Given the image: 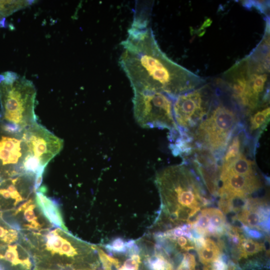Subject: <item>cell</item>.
Here are the masks:
<instances>
[{
  "instance_id": "1",
  "label": "cell",
  "mask_w": 270,
  "mask_h": 270,
  "mask_svg": "<svg viewBox=\"0 0 270 270\" xmlns=\"http://www.w3.org/2000/svg\"><path fill=\"white\" fill-rule=\"evenodd\" d=\"M147 17L136 16L122 42L119 63L134 92H157L173 99L204 84L206 80L175 62L161 50Z\"/></svg>"
},
{
  "instance_id": "2",
  "label": "cell",
  "mask_w": 270,
  "mask_h": 270,
  "mask_svg": "<svg viewBox=\"0 0 270 270\" xmlns=\"http://www.w3.org/2000/svg\"><path fill=\"white\" fill-rule=\"evenodd\" d=\"M54 227L23 234L34 270H86L100 266L97 246Z\"/></svg>"
},
{
  "instance_id": "3",
  "label": "cell",
  "mask_w": 270,
  "mask_h": 270,
  "mask_svg": "<svg viewBox=\"0 0 270 270\" xmlns=\"http://www.w3.org/2000/svg\"><path fill=\"white\" fill-rule=\"evenodd\" d=\"M155 182L162 212L174 224H190L208 200L196 174L186 164L164 168L157 174Z\"/></svg>"
},
{
  "instance_id": "4",
  "label": "cell",
  "mask_w": 270,
  "mask_h": 270,
  "mask_svg": "<svg viewBox=\"0 0 270 270\" xmlns=\"http://www.w3.org/2000/svg\"><path fill=\"white\" fill-rule=\"evenodd\" d=\"M214 82L241 112L246 115L268 106L269 62L249 54L237 61Z\"/></svg>"
},
{
  "instance_id": "5",
  "label": "cell",
  "mask_w": 270,
  "mask_h": 270,
  "mask_svg": "<svg viewBox=\"0 0 270 270\" xmlns=\"http://www.w3.org/2000/svg\"><path fill=\"white\" fill-rule=\"evenodd\" d=\"M214 96L206 117L194 130L198 147L214 156L224 152L240 122V111L229 96L214 82Z\"/></svg>"
},
{
  "instance_id": "6",
  "label": "cell",
  "mask_w": 270,
  "mask_h": 270,
  "mask_svg": "<svg viewBox=\"0 0 270 270\" xmlns=\"http://www.w3.org/2000/svg\"><path fill=\"white\" fill-rule=\"evenodd\" d=\"M36 90L32 82L12 72L0 76V102L4 118L24 130L36 122Z\"/></svg>"
},
{
  "instance_id": "7",
  "label": "cell",
  "mask_w": 270,
  "mask_h": 270,
  "mask_svg": "<svg viewBox=\"0 0 270 270\" xmlns=\"http://www.w3.org/2000/svg\"><path fill=\"white\" fill-rule=\"evenodd\" d=\"M134 115L136 122L146 128H158L170 131V140L179 134L173 114L174 100L157 92H134Z\"/></svg>"
},
{
  "instance_id": "8",
  "label": "cell",
  "mask_w": 270,
  "mask_h": 270,
  "mask_svg": "<svg viewBox=\"0 0 270 270\" xmlns=\"http://www.w3.org/2000/svg\"><path fill=\"white\" fill-rule=\"evenodd\" d=\"M213 82L176 96L173 102V114L179 136L188 138L209 112L215 94Z\"/></svg>"
},
{
  "instance_id": "9",
  "label": "cell",
  "mask_w": 270,
  "mask_h": 270,
  "mask_svg": "<svg viewBox=\"0 0 270 270\" xmlns=\"http://www.w3.org/2000/svg\"><path fill=\"white\" fill-rule=\"evenodd\" d=\"M22 136L28 149L24 166L33 174L44 170L63 146L62 139L37 122L24 129Z\"/></svg>"
},
{
  "instance_id": "10",
  "label": "cell",
  "mask_w": 270,
  "mask_h": 270,
  "mask_svg": "<svg viewBox=\"0 0 270 270\" xmlns=\"http://www.w3.org/2000/svg\"><path fill=\"white\" fill-rule=\"evenodd\" d=\"M220 178L222 183L218 190L220 198L231 201L244 199L262 186L256 172L239 174L220 168Z\"/></svg>"
},
{
  "instance_id": "11",
  "label": "cell",
  "mask_w": 270,
  "mask_h": 270,
  "mask_svg": "<svg viewBox=\"0 0 270 270\" xmlns=\"http://www.w3.org/2000/svg\"><path fill=\"white\" fill-rule=\"evenodd\" d=\"M12 216V227L23 234L40 232L53 226L38 206L36 195L16 208Z\"/></svg>"
},
{
  "instance_id": "12",
  "label": "cell",
  "mask_w": 270,
  "mask_h": 270,
  "mask_svg": "<svg viewBox=\"0 0 270 270\" xmlns=\"http://www.w3.org/2000/svg\"><path fill=\"white\" fill-rule=\"evenodd\" d=\"M36 202L45 218L54 226L67 230L58 204L45 196L40 190L36 192Z\"/></svg>"
},
{
  "instance_id": "13",
  "label": "cell",
  "mask_w": 270,
  "mask_h": 270,
  "mask_svg": "<svg viewBox=\"0 0 270 270\" xmlns=\"http://www.w3.org/2000/svg\"><path fill=\"white\" fill-rule=\"evenodd\" d=\"M258 204L254 202L251 208L243 209L238 214V219L249 228H259L260 224L268 218V213L264 212L262 208H258Z\"/></svg>"
},
{
  "instance_id": "14",
  "label": "cell",
  "mask_w": 270,
  "mask_h": 270,
  "mask_svg": "<svg viewBox=\"0 0 270 270\" xmlns=\"http://www.w3.org/2000/svg\"><path fill=\"white\" fill-rule=\"evenodd\" d=\"M200 261L206 265L220 258V251L216 243L210 238H199L196 241Z\"/></svg>"
},
{
  "instance_id": "15",
  "label": "cell",
  "mask_w": 270,
  "mask_h": 270,
  "mask_svg": "<svg viewBox=\"0 0 270 270\" xmlns=\"http://www.w3.org/2000/svg\"><path fill=\"white\" fill-rule=\"evenodd\" d=\"M210 218L207 234H220L223 232L226 220L222 212L215 208H204Z\"/></svg>"
},
{
  "instance_id": "16",
  "label": "cell",
  "mask_w": 270,
  "mask_h": 270,
  "mask_svg": "<svg viewBox=\"0 0 270 270\" xmlns=\"http://www.w3.org/2000/svg\"><path fill=\"white\" fill-rule=\"evenodd\" d=\"M270 108L266 106L250 114L249 118V130L252 133L264 128L270 120Z\"/></svg>"
},
{
  "instance_id": "17",
  "label": "cell",
  "mask_w": 270,
  "mask_h": 270,
  "mask_svg": "<svg viewBox=\"0 0 270 270\" xmlns=\"http://www.w3.org/2000/svg\"><path fill=\"white\" fill-rule=\"evenodd\" d=\"M264 245L250 238H242L238 248L240 258L252 256L264 249Z\"/></svg>"
},
{
  "instance_id": "18",
  "label": "cell",
  "mask_w": 270,
  "mask_h": 270,
  "mask_svg": "<svg viewBox=\"0 0 270 270\" xmlns=\"http://www.w3.org/2000/svg\"><path fill=\"white\" fill-rule=\"evenodd\" d=\"M145 264L150 270H173L171 263L160 253L152 256H146Z\"/></svg>"
},
{
  "instance_id": "19",
  "label": "cell",
  "mask_w": 270,
  "mask_h": 270,
  "mask_svg": "<svg viewBox=\"0 0 270 270\" xmlns=\"http://www.w3.org/2000/svg\"><path fill=\"white\" fill-rule=\"evenodd\" d=\"M230 140L224 152L222 162L229 160L241 153L242 141L240 134L235 135Z\"/></svg>"
},
{
  "instance_id": "20",
  "label": "cell",
  "mask_w": 270,
  "mask_h": 270,
  "mask_svg": "<svg viewBox=\"0 0 270 270\" xmlns=\"http://www.w3.org/2000/svg\"><path fill=\"white\" fill-rule=\"evenodd\" d=\"M105 248L108 252L118 254L126 253L128 250L126 242L120 238H116L110 244H106Z\"/></svg>"
},
{
  "instance_id": "21",
  "label": "cell",
  "mask_w": 270,
  "mask_h": 270,
  "mask_svg": "<svg viewBox=\"0 0 270 270\" xmlns=\"http://www.w3.org/2000/svg\"><path fill=\"white\" fill-rule=\"evenodd\" d=\"M243 5L247 8H254L261 13L266 14L269 8L270 2L269 1L246 0L244 2Z\"/></svg>"
},
{
  "instance_id": "22",
  "label": "cell",
  "mask_w": 270,
  "mask_h": 270,
  "mask_svg": "<svg viewBox=\"0 0 270 270\" xmlns=\"http://www.w3.org/2000/svg\"><path fill=\"white\" fill-rule=\"evenodd\" d=\"M194 256L191 254H184V258L176 270H194L196 267Z\"/></svg>"
},
{
  "instance_id": "23",
  "label": "cell",
  "mask_w": 270,
  "mask_h": 270,
  "mask_svg": "<svg viewBox=\"0 0 270 270\" xmlns=\"http://www.w3.org/2000/svg\"><path fill=\"white\" fill-rule=\"evenodd\" d=\"M172 240H176V244L184 250H189L194 248V247L191 245V243L190 242V240H188L184 236L176 238Z\"/></svg>"
},
{
  "instance_id": "24",
  "label": "cell",
  "mask_w": 270,
  "mask_h": 270,
  "mask_svg": "<svg viewBox=\"0 0 270 270\" xmlns=\"http://www.w3.org/2000/svg\"><path fill=\"white\" fill-rule=\"evenodd\" d=\"M208 266L210 270H229L228 265L220 259V257Z\"/></svg>"
},
{
  "instance_id": "25",
  "label": "cell",
  "mask_w": 270,
  "mask_h": 270,
  "mask_svg": "<svg viewBox=\"0 0 270 270\" xmlns=\"http://www.w3.org/2000/svg\"><path fill=\"white\" fill-rule=\"evenodd\" d=\"M0 270H6L4 267L1 264H0Z\"/></svg>"
},
{
  "instance_id": "26",
  "label": "cell",
  "mask_w": 270,
  "mask_h": 270,
  "mask_svg": "<svg viewBox=\"0 0 270 270\" xmlns=\"http://www.w3.org/2000/svg\"><path fill=\"white\" fill-rule=\"evenodd\" d=\"M204 270H210L208 266H207L206 268H204Z\"/></svg>"
},
{
  "instance_id": "27",
  "label": "cell",
  "mask_w": 270,
  "mask_h": 270,
  "mask_svg": "<svg viewBox=\"0 0 270 270\" xmlns=\"http://www.w3.org/2000/svg\"><path fill=\"white\" fill-rule=\"evenodd\" d=\"M2 117V114H0V118Z\"/></svg>"
},
{
  "instance_id": "28",
  "label": "cell",
  "mask_w": 270,
  "mask_h": 270,
  "mask_svg": "<svg viewBox=\"0 0 270 270\" xmlns=\"http://www.w3.org/2000/svg\"></svg>"
}]
</instances>
